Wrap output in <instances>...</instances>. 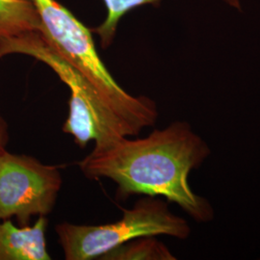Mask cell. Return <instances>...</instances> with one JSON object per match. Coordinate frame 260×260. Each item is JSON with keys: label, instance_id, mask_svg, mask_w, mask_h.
<instances>
[{"label": "cell", "instance_id": "1", "mask_svg": "<svg viewBox=\"0 0 260 260\" xmlns=\"http://www.w3.org/2000/svg\"><path fill=\"white\" fill-rule=\"evenodd\" d=\"M210 154L205 140L186 121H175L149 136L131 140L118 136L94 144L87 156L78 162L91 180L106 178L116 183V197H163L177 204L197 222H209L213 207L193 192L188 177Z\"/></svg>", "mask_w": 260, "mask_h": 260}, {"label": "cell", "instance_id": "2", "mask_svg": "<svg viewBox=\"0 0 260 260\" xmlns=\"http://www.w3.org/2000/svg\"><path fill=\"white\" fill-rule=\"evenodd\" d=\"M10 54L35 58L48 66L68 86L71 98L63 132L71 135L80 149H85L90 142L103 144L118 136H127L93 85L56 51L41 31L0 41V58Z\"/></svg>", "mask_w": 260, "mask_h": 260}, {"label": "cell", "instance_id": "3", "mask_svg": "<svg viewBox=\"0 0 260 260\" xmlns=\"http://www.w3.org/2000/svg\"><path fill=\"white\" fill-rule=\"evenodd\" d=\"M55 232L66 260L100 259L122 244L144 236L167 235L184 240L191 229L172 213L166 202L146 196L131 208H122L121 220L104 224L57 223Z\"/></svg>", "mask_w": 260, "mask_h": 260}, {"label": "cell", "instance_id": "4", "mask_svg": "<svg viewBox=\"0 0 260 260\" xmlns=\"http://www.w3.org/2000/svg\"><path fill=\"white\" fill-rule=\"evenodd\" d=\"M63 183L60 167L37 158L10 152L0 154V221L16 218L19 225L51 213Z\"/></svg>", "mask_w": 260, "mask_h": 260}, {"label": "cell", "instance_id": "5", "mask_svg": "<svg viewBox=\"0 0 260 260\" xmlns=\"http://www.w3.org/2000/svg\"><path fill=\"white\" fill-rule=\"evenodd\" d=\"M47 216L33 225H16L12 219L0 221V260H50L47 251Z\"/></svg>", "mask_w": 260, "mask_h": 260}, {"label": "cell", "instance_id": "6", "mask_svg": "<svg viewBox=\"0 0 260 260\" xmlns=\"http://www.w3.org/2000/svg\"><path fill=\"white\" fill-rule=\"evenodd\" d=\"M41 31L42 20L31 0H0V41Z\"/></svg>", "mask_w": 260, "mask_h": 260}, {"label": "cell", "instance_id": "7", "mask_svg": "<svg viewBox=\"0 0 260 260\" xmlns=\"http://www.w3.org/2000/svg\"><path fill=\"white\" fill-rule=\"evenodd\" d=\"M167 246L155 236H144L124 243L101 260H176Z\"/></svg>", "mask_w": 260, "mask_h": 260}, {"label": "cell", "instance_id": "8", "mask_svg": "<svg viewBox=\"0 0 260 260\" xmlns=\"http://www.w3.org/2000/svg\"><path fill=\"white\" fill-rule=\"evenodd\" d=\"M157 1L159 0H104L107 8V17L103 24L95 29L96 34L101 38L102 47L106 48L111 45L118 23L126 13L142 5Z\"/></svg>", "mask_w": 260, "mask_h": 260}, {"label": "cell", "instance_id": "9", "mask_svg": "<svg viewBox=\"0 0 260 260\" xmlns=\"http://www.w3.org/2000/svg\"><path fill=\"white\" fill-rule=\"evenodd\" d=\"M9 140V124L6 119L0 114V154L7 149Z\"/></svg>", "mask_w": 260, "mask_h": 260}]
</instances>
